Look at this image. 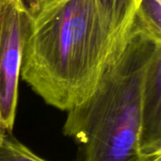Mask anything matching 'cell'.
I'll list each match as a JSON object with an SVG mask.
<instances>
[{
  "label": "cell",
  "instance_id": "6da1fadb",
  "mask_svg": "<svg viewBox=\"0 0 161 161\" xmlns=\"http://www.w3.org/2000/svg\"><path fill=\"white\" fill-rule=\"evenodd\" d=\"M139 0H45L32 5L21 76L43 101L69 111L95 89L126 43Z\"/></svg>",
  "mask_w": 161,
  "mask_h": 161
},
{
  "label": "cell",
  "instance_id": "7a4b0ae2",
  "mask_svg": "<svg viewBox=\"0 0 161 161\" xmlns=\"http://www.w3.org/2000/svg\"><path fill=\"white\" fill-rule=\"evenodd\" d=\"M159 47L161 40L132 25L92 94L67 111L63 133L78 146L76 161H147L139 149L142 86L147 63Z\"/></svg>",
  "mask_w": 161,
  "mask_h": 161
},
{
  "label": "cell",
  "instance_id": "3957f363",
  "mask_svg": "<svg viewBox=\"0 0 161 161\" xmlns=\"http://www.w3.org/2000/svg\"><path fill=\"white\" fill-rule=\"evenodd\" d=\"M30 13L24 0L8 4L0 33V130L12 131L24 42Z\"/></svg>",
  "mask_w": 161,
  "mask_h": 161
},
{
  "label": "cell",
  "instance_id": "277c9868",
  "mask_svg": "<svg viewBox=\"0 0 161 161\" xmlns=\"http://www.w3.org/2000/svg\"><path fill=\"white\" fill-rule=\"evenodd\" d=\"M139 149L147 161L161 160V47L151 57L143 75Z\"/></svg>",
  "mask_w": 161,
  "mask_h": 161
},
{
  "label": "cell",
  "instance_id": "5b68a950",
  "mask_svg": "<svg viewBox=\"0 0 161 161\" xmlns=\"http://www.w3.org/2000/svg\"><path fill=\"white\" fill-rule=\"evenodd\" d=\"M161 0H139L133 28L161 40Z\"/></svg>",
  "mask_w": 161,
  "mask_h": 161
},
{
  "label": "cell",
  "instance_id": "8992f818",
  "mask_svg": "<svg viewBox=\"0 0 161 161\" xmlns=\"http://www.w3.org/2000/svg\"><path fill=\"white\" fill-rule=\"evenodd\" d=\"M0 161H45L17 141L10 131L0 130Z\"/></svg>",
  "mask_w": 161,
  "mask_h": 161
},
{
  "label": "cell",
  "instance_id": "52a82bcc",
  "mask_svg": "<svg viewBox=\"0 0 161 161\" xmlns=\"http://www.w3.org/2000/svg\"><path fill=\"white\" fill-rule=\"evenodd\" d=\"M11 0H0V33L2 29V25H3V19L7 10V8L8 4L10 3Z\"/></svg>",
  "mask_w": 161,
  "mask_h": 161
},
{
  "label": "cell",
  "instance_id": "ba28073f",
  "mask_svg": "<svg viewBox=\"0 0 161 161\" xmlns=\"http://www.w3.org/2000/svg\"><path fill=\"white\" fill-rule=\"evenodd\" d=\"M42 1H45V0H34V4L39 3V2H42Z\"/></svg>",
  "mask_w": 161,
  "mask_h": 161
}]
</instances>
